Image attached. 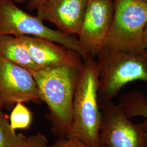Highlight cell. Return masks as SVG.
<instances>
[{
	"instance_id": "obj_1",
	"label": "cell",
	"mask_w": 147,
	"mask_h": 147,
	"mask_svg": "<svg viewBox=\"0 0 147 147\" xmlns=\"http://www.w3.org/2000/svg\"><path fill=\"white\" fill-rule=\"evenodd\" d=\"M75 86L73 122L68 136L93 146L100 145L102 115L99 100V70L95 58L82 57Z\"/></svg>"
},
{
	"instance_id": "obj_2",
	"label": "cell",
	"mask_w": 147,
	"mask_h": 147,
	"mask_svg": "<svg viewBox=\"0 0 147 147\" xmlns=\"http://www.w3.org/2000/svg\"><path fill=\"white\" fill-rule=\"evenodd\" d=\"M82 65L31 72L42 101L49 109L48 118L51 122L53 131L61 138L68 136L71 128L74 94Z\"/></svg>"
},
{
	"instance_id": "obj_3",
	"label": "cell",
	"mask_w": 147,
	"mask_h": 147,
	"mask_svg": "<svg viewBox=\"0 0 147 147\" xmlns=\"http://www.w3.org/2000/svg\"><path fill=\"white\" fill-rule=\"evenodd\" d=\"M147 23V2L115 0L113 20L101 52L145 51L143 33Z\"/></svg>"
},
{
	"instance_id": "obj_4",
	"label": "cell",
	"mask_w": 147,
	"mask_h": 147,
	"mask_svg": "<svg viewBox=\"0 0 147 147\" xmlns=\"http://www.w3.org/2000/svg\"><path fill=\"white\" fill-rule=\"evenodd\" d=\"M99 70V98L112 100L126 84L140 81L147 86V52L101 53L96 57Z\"/></svg>"
},
{
	"instance_id": "obj_5",
	"label": "cell",
	"mask_w": 147,
	"mask_h": 147,
	"mask_svg": "<svg viewBox=\"0 0 147 147\" xmlns=\"http://www.w3.org/2000/svg\"><path fill=\"white\" fill-rule=\"evenodd\" d=\"M30 36L46 39L82 53L78 38L45 26L38 16H33L16 5L13 0H0V36Z\"/></svg>"
},
{
	"instance_id": "obj_6",
	"label": "cell",
	"mask_w": 147,
	"mask_h": 147,
	"mask_svg": "<svg viewBox=\"0 0 147 147\" xmlns=\"http://www.w3.org/2000/svg\"><path fill=\"white\" fill-rule=\"evenodd\" d=\"M102 119L99 135L102 147H147V121L135 124L112 100L99 98Z\"/></svg>"
},
{
	"instance_id": "obj_7",
	"label": "cell",
	"mask_w": 147,
	"mask_h": 147,
	"mask_svg": "<svg viewBox=\"0 0 147 147\" xmlns=\"http://www.w3.org/2000/svg\"><path fill=\"white\" fill-rule=\"evenodd\" d=\"M114 14V1L88 0L77 36L82 56L97 57L103 49Z\"/></svg>"
},
{
	"instance_id": "obj_8",
	"label": "cell",
	"mask_w": 147,
	"mask_h": 147,
	"mask_svg": "<svg viewBox=\"0 0 147 147\" xmlns=\"http://www.w3.org/2000/svg\"><path fill=\"white\" fill-rule=\"evenodd\" d=\"M0 95L6 105L42 101L31 73L1 55Z\"/></svg>"
},
{
	"instance_id": "obj_9",
	"label": "cell",
	"mask_w": 147,
	"mask_h": 147,
	"mask_svg": "<svg viewBox=\"0 0 147 147\" xmlns=\"http://www.w3.org/2000/svg\"><path fill=\"white\" fill-rule=\"evenodd\" d=\"M87 2L88 0H47L37 9V16L53 23L64 34L77 36Z\"/></svg>"
},
{
	"instance_id": "obj_10",
	"label": "cell",
	"mask_w": 147,
	"mask_h": 147,
	"mask_svg": "<svg viewBox=\"0 0 147 147\" xmlns=\"http://www.w3.org/2000/svg\"><path fill=\"white\" fill-rule=\"evenodd\" d=\"M19 37L28 48L37 70L82 64L79 53L63 45L37 37Z\"/></svg>"
},
{
	"instance_id": "obj_11",
	"label": "cell",
	"mask_w": 147,
	"mask_h": 147,
	"mask_svg": "<svg viewBox=\"0 0 147 147\" xmlns=\"http://www.w3.org/2000/svg\"><path fill=\"white\" fill-rule=\"evenodd\" d=\"M0 55L31 73L37 70L28 48L19 36H0Z\"/></svg>"
},
{
	"instance_id": "obj_12",
	"label": "cell",
	"mask_w": 147,
	"mask_h": 147,
	"mask_svg": "<svg viewBox=\"0 0 147 147\" xmlns=\"http://www.w3.org/2000/svg\"><path fill=\"white\" fill-rule=\"evenodd\" d=\"M129 118L143 117L147 121V96L139 91H132L121 96L118 104Z\"/></svg>"
},
{
	"instance_id": "obj_13",
	"label": "cell",
	"mask_w": 147,
	"mask_h": 147,
	"mask_svg": "<svg viewBox=\"0 0 147 147\" xmlns=\"http://www.w3.org/2000/svg\"><path fill=\"white\" fill-rule=\"evenodd\" d=\"M26 137L16 133L5 113L0 110V147H22Z\"/></svg>"
},
{
	"instance_id": "obj_14",
	"label": "cell",
	"mask_w": 147,
	"mask_h": 147,
	"mask_svg": "<svg viewBox=\"0 0 147 147\" xmlns=\"http://www.w3.org/2000/svg\"><path fill=\"white\" fill-rule=\"evenodd\" d=\"M32 121L31 112L24 103L19 102L14 105L9 118L10 125L14 130L27 129Z\"/></svg>"
},
{
	"instance_id": "obj_15",
	"label": "cell",
	"mask_w": 147,
	"mask_h": 147,
	"mask_svg": "<svg viewBox=\"0 0 147 147\" xmlns=\"http://www.w3.org/2000/svg\"><path fill=\"white\" fill-rule=\"evenodd\" d=\"M50 147H102L101 145L97 146H90L80 140L71 137H62L54 143Z\"/></svg>"
},
{
	"instance_id": "obj_16",
	"label": "cell",
	"mask_w": 147,
	"mask_h": 147,
	"mask_svg": "<svg viewBox=\"0 0 147 147\" xmlns=\"http://www.w3.org/2000/svg\"><path fill=\"white\" fill-rule=\"evenodd\" d=\"M22 147H50L47 137L42 134L27 137Z\"/></svg>"
},
{
	"instance_id": "obj_17",
	"label": "cell",
	"mask_w": 147,
	"mask_h": 147,
	"mask_svg": "<svg viewBox=\"0 0 147 147\" xmlns=\"http://www.w3.org/2000/svg\"><path fill=\"white\" fill-rule=\"evenodd\" d=\"M47 0H28L27 1L26 8L28 11L37 9Z\"/></svg>"
},
{
	"instance_id": "obj_18",
	"label": "cell",
	"mask_w": 147,
	"mask_h": 147,
	"mask_svg": "<svg viewBox=\"0 0 147 147\" xmlns=\"http://www.w3.org/2000/svg\"><path fill=\"white\" fill-rule=\"evenodd\" d=\"M143 43L145 51L147 52V23L144 28L143 33Z\"/></svg>"
},
{
	"instance_id": "obj_19",
	"label": "cell",
	"mask_w": 147,
	"mask_h": 147,
	"mask_svg": "<svg viewBox=\"0 0 147 147\" xmlns=\"http://www.w3.org/2000/svg\"><path fill=\"white\" fill-rule=\"evenodd\" d=\"M6 105H5V102H4L3 100L2 99L1 95H0V110H2L3 108H4L5 107Z\"/></svg>"
},
{
	"instance_id": "obj_20",
	"label": "cell",
	"mask_w": 147,
	"mask_h": 147,
	"mask_svg": "<svg viewBox=\"0 0 147 147\" xmlns=\"http://www.w3.org/2000/svg\"><path fill=\"white\" fill-rule=\"evenodd\" d=\"M15 2H17V3H25L28 0H13Z\"/></svg>"
},
{
	"instance_id": "obj_21",
	"label": "cell",
	"mask_w": 147,
	"mask_h": 147,
	"mask_svg": "<svg viewBox=\"0 0 147 147\" xmlns=\"http://www.w3.org/2000/svg\"><path fill=\"white\" fill-rule=\"evenodd\" d=\"M142 1H144L146 2H147V0H142Z\"/></svg>"
}]
</instances>
